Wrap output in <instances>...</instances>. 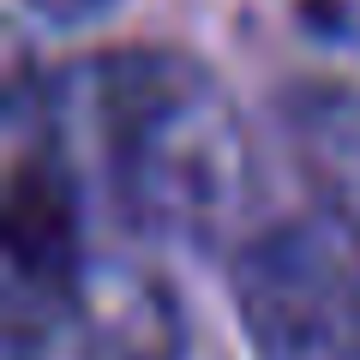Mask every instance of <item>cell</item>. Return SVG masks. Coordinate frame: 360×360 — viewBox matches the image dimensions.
Here are the masks:
<instances>
[{
    "mask_svg": "<svg viewBox=\"0 0 360 360\" xmlns=\"http://www.w3.org/2000/svg\"><path fill=\"white\" fill-rule=\"evenodd\" d=\"M37 18H49V25H84V18H96V13H108L115 0H25Z\"/></svg>",
    "mask_w": 360,
    "mask_h": 360,
    "instance_id": "5b68a950",
    "label": "cell"
},
{
    "mask_svg": "<svg viewBox=\"0 0 360 360\" xmlns=\"http://www.w3.org/2000/svg\"><path fill=\"white\" fill-rule=\"evenodd\" d=\"M60 342L72 360H186V312L174 283L144 258L90 252Z\"/></svg>",
    "mask_w": 360,
    "mask_h": 360,
    "instance_id": "3957f363",
    "label": "cell"
},
{
    "mask_svg": "<svg viewBox=\"0 0 360 360\" xmlns=\"http://www.w3.org/2000/svg\"><path fill=\"white\" fill-rule=\"evenodd\" d=\"M60 108L72 115V139L96 150V180L132 234L205 252L258 234L264 168L240 103L205 60L120 49L84 66Z\"/></svg>",
    "mask_w": 360,
    "mask_h": 360,
    "instance_id": "6da1fadb",
    "label": "cell"
},
{
    "mask_svg": "<svg viewBox=\"0 0 360 360\" xmlns=\"http://www.w3.org/2000/svg\"><path fill=\"white\" fill-rule=\"evenodd\" d=\"M295 162L312 186V205L330 210L348 234H360V90L307 84L288 103Z\"/></svg>",
    "mask_w": 360,
    "mask_h": 360,
    "instance_id": "277c9868",
    "label": "cell"
},
{
    "mask_svg": "<svg viewBox=\"0 0 360 360\" xmlns=\"http://www.w3.org/2000/svg\"><path fill=\"white\" fill-rule=\"evenodd\" d=\"M234 319L258 360H360V234L319 205L264 217L234 246Z\"/></svg>",
    "mask_w": 360,
    "mask_h": 360,
    "instance_id": "7a4b0ae2",
    "label": "cell"
}]
</instances>
